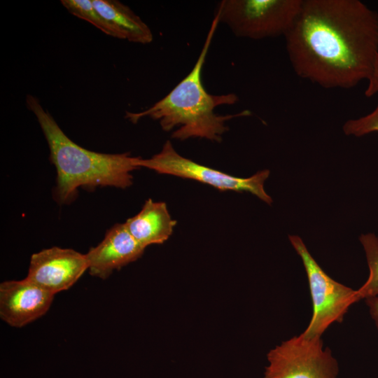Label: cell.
Returning a JSON list of instances; mask_svg holds the SVG:
<instances>
[{"label":"cell","instance_id":"e0dca14e","mask_svg":"<svg viewBox=\"0 0 378 378\" xmlns=\"http://www.w3.org/2000/svg\"><path fill=\"white\" fill-rule=\"evenodd\" d=\"M370 316L375 323L378 329V296L370 298L365 300Z\"/></svg>","mask_w":378,"mask_h":378},{"label":"cell","instance_id":"9a60e30c","mask_svg":"<svg viewBox=\"0 0 378 378\" xmlns=\"http://www.w3.org/2000/svg\"><path fill=\"white\" fill-rule=\"evenodd\" d=\"M343 132L346 135L355 136L378 132V104L370 113L357 119L346 120L343 125Z\"/></svg>","mask_w":378,"mask_h":378},{"label":"cell","instance_id":"277c9868","mask_svg":"<svg viewBox=\"0 0 378 378\" xmlns=\"http://www.w3.org/2000/svg\"><path fill=\"white\" fill-rule=\"evenodd\" d=\"M302 0H222L214 16L237 37L258 40L284 36Z\"/></svg>","mask_w":378,"mask_h":378},{"label":"cell","instance_id":"8fae6325","mask_svg":"<svg viewBox=\"0 0 378 378\" xmlns=\"http://www.w3.org/2000/svg\"><path fill=\"white\" fill-rule=\"evenodd\" d=\"M176 224V221L172 218L167 204L151 199H148L141 211L125 223L129 232L144 248L167 241Z\"/></svg>","mask_w":378,"mask_h":378},{"label":"cell","instance_id":"ba28073f","mask_svg":"<svg viewBox=\"0 0 378 378\" xmlns=\"http://www.w3.org/2000/svg\"><path fill=\"white\" fill-rule=\"evenodd\" d=\"M87 270L85 254L53 246L31 255L26 278L55 295L70 288Z\"/></svg>","mask_w":378,"mask_h":378},{"label":"cell","instance_id":"5b68a950","mask_svg":"<svg viewBox=\"0 0 378 378\" xmlns=\"http://www.w3.org/2000/svg\"><path fill=\"white\" fill-rule=\"evenodd\" d=\"M288 238L302 260L312 302V316L302 334L321 337L330 325L342 322L349 307L360 300L356 290L336 281L323 270L299 236Z\"/></svg>","mask_w":378,"mask_h":378},{"label":"cell","instance_id":"9c48e42d","mask_svg":"<svg viewBox=\"0 0 378 378\" xmlns=\"http://www.w3.org/2000/svg\"><path fill=\"white\" fill-rule=\"evenodd\" d=\"M55 295L27 278L0 284V317L10 326L23 327L49 310Z\"/></svg>","mask_w":378,"mask_h":378},{"label":"cell","instance_id":"2e32d148","mask_svg":"<svg viewBox=\"0 0 378 378\" xmlns=\"http://www.w3.org/2000/svg\"><path fill=\"white\" fill-rule=\"evenodd\" d=\"M368 81V85L365 91V95L367 97H370L378 93V54L374 60L371 76Z\"/></svg>","mask_w":378,"mask_h":378},{"label":"cell","instance_id":"5bb4252c","mask_svg":"<svg viewBox=\"0 0 378 378\" xmlns=\"http://www.w3.org/2000/svg\"><path fill=\"white\" fill-rule=\"evenodd\" d=\"M60 2L73 15L88 22L104 34L118 38L113 27L94 8L92 0H62Z\"/></svg>","mask_w":378,"mask_h":378},{"label":"cell","instance_id":"3957f363","mask_svg":"<svg viewBox=\"0 0 378 378\" xmlns=\"http://www.w3.org/2000/svg\"><path fill=\"white\" fill-rule=\"evenodd\" d=\"M49 146L50 159L57 171L54 198L60 204L74 200L79 188L111 186L125 189L132 184L131 172L139 169L138 157L130 153L108 154L84 148L70 139L35 97H26Z\"/></svg>","mask_w":378,"mask_h":378},{"label":"cell","instance_id":"7a4b0ae2","mask_svg":"<svg viewBox=\"0 0 378 378\" xmlns=\"http://www.w3.org/2000/svg\"><path fill=\"white\" fill-rule=\"evenodd\" d=\"M218 24V18L214 16L200 54L190 72L169 94L150 108L136 113L126 111V118L136 123L140 119L149 117L158 121L165 132L177 127L172 134V139L183 141L197 137L220 142L223 134L228 130L225 125L227 121L251 115V112L248 110L227 115L215 113L216 107L234 104L239 98L234 93L212 94L203 86L202 68Z\"/></svg>","mask_w":378,"mask_h":378},{"label":"cell","instance_id":"52a82bcc","mask_svg":"<svg viewBox=\"0 0 378 378\" xmlns=\"http://www.w3.org/2000/svg\"><path fill=\"white\" fill-rule=\"evenodd\" d=\"M267 360L263 378H337L339 372L321 337H293L271 349Z\"/></svg>","mask_w":378,"mask_h":378},{"label":"cell","instance_id":"6da1fadb","mask_svg":"<svg viewBox=\"0 0 378 378\" xmlns=\"http://www.w3.org/2000/svg\"><path fill=\"white\" fill-rule=\"evenodd\" d=\"M284 38L299 77L324 88H352L371 76L378 13L359 0H302Z\"/></svg>","mask_w":378,"mask_h":378},{"label":"cell","instance_id":"30bf717a","mask_svg":"<svg viewBox=\"0 0 378 378\" xmlns=\"http://www.w3.org/2000/svg\"><path fill=\"white\" fill-rule=\"evenodd\" d=\"M145 248L129 232L125 223H116L106 232L103 240L85 254L89 273L106 279L115 270L139 258Z\"/></svg>","mask_w":378,"mask_h":378},{"label":"cell","instance_id":"4fadbf2b","mask_svg":"<svg viewBox=\"0 0 378 378\" xmlns=\"http://www.w3.org/2000/svg\"><path fill=\"white\" fill-rule=\"evenodd\" d=\"M359 240L364 248L369 267V276L358 290L359 300L378 296V238L373 233L363 234Z\"/></svg>","mask_w":378,"mask_h":378},{"label":"cell","instance_id":"7c38bea8","mask_svg":"<svg viewBox=\"0 0 378 378\" xmlns=\"http://www.w3.org/2000/svg\"><path fill=\"white\" fill-rule=\"evenodd\" d=\"M92 3L118 38L141 44L152 42L153 34L149 27L125 4L117 0H92Z\"/></svg>","mask_w":378,"mask_h":378},{"label":"cell","instance_id":"8992f818","mask_svg":"<svg viewBox=\"0 0 378 378\" xmlns=\"http://www.w3.org/2000/svg\"><path fill=\"white\" fill-rule=\"evenodd\" d=\"M136 164L160 174L195 180L220 190L249 192L270 205L272 203V197L264 189L265 181L270 175L268 169L259 171L248 178L233 176L181 156L169 141L165 142L160 153L150 158L138 157Z\"/></svg>","mask_w":378,"mask_h":378}]
</instances>
